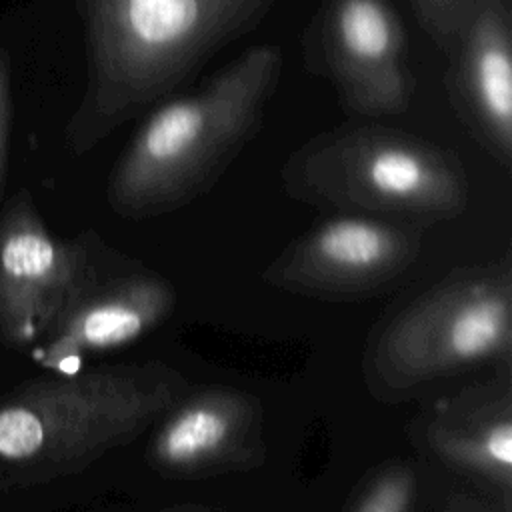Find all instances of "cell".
<instances>
[{
  "mask_svg": "<svg viewBox=\"0 0 512 512\" xmlns=\"http://www.w3.org/2000/svg\"><path fill=\"white\" fill-rule=\"evenodd\" d=\"M276 0H74L84 88L62 126L82 156L262 22Z\"/></svg>",
  "mask_w": 512,
  "mask_h": 512,
  "instance_id": "6da1fadb",
  "label": "cell"
},
{
  "mask_svg": "<svg viewBox=\"0 0 512 512\" xmlns=\"http://www.w3.org/2000/svg\"><path fill=\"white\" fill-rule=\"evenodd\" d=\"M282 66L280 46L258 44L194 92L158 106L110 170L108 206L122 218L146 220L208 192L258 134Z\"/></svg>",
  "mask_w": 512,
  "mask_h": 512,
  "instance_id": "7a4b0ae2",
  "label": "cell"
},
{
  "mask_svg": "<svg viewBox=\"0 0 512 512\" xmlns=\"http://www.w3.org/2000/svg\"><path fill=\"white\" fill-rule=\"evenodd\" d=\"M280 178L300 202L424 228L460 216L470 192L454 152L382 124H342L312 136L286 158Z\"/></svg>",
  "mask_w": 512,
  "mask_h": 512,
  "instance_id": "3957f363",
  "label": "cell"
},
{
  "mask_svg": "<svg viewBox=\"0 0 512 512\" xmlns=\"http://www.w3.org/2000/svg\"><path fill=\"white\" fill-rule=\"evenodd\" d=\"M190 388L162 360L32 382L0 402V460L64 472L132 444Z\"/></svg>",
  "mask_w": 512,
  "mask_h": 512,
  "instance_id": "277c9868",
  "label": "cell"
},
{
  "mask_svg": "<svg viewBox=\"0 0 512 512\" xmlns=\"http://www.w3.org/2000/svg\"><path fill=\"white\" fill-rule=\"evenodd\" d=\"M510 258L456 270L394 314L372 338L364 376L372 394L396 402L448 374L484 362L510 366Z\"/></svg>",
  "mask_w": 512,
  "mask_h": 512,
  "instance_id": "5b68a950",
  "label": "cell"
},
{
  "mask_svg": "<svg viewBox=\"0 0 512 512\" xmlns=\"http://www.w3.org/2000/svg\"><path fill=\"white\" fill-rule=\"evenodd\" d=\"M304 58L350 114L394 116L410 106L406 30L388 0H320L304 34Z\"/></svg>",
  "mask_w": 512,
  "mask_h": 512,
  "instance_id": "8992f818",
  "label": "cell"
},
{
  "mask_svg": "<svg viewBox=\"0 0 512 512\" xmlns=\"http://www.w3.org/2000/svg\"><path fill=\"white\" fill-rule=\"evenodd\" d=\"M98 284L84 240H62L18 190L0 216V334L12 346L44 340Z\"/></svg>",
  "mask_w": 512,
  "mask_h": 512,
  "instance_id": "52a82bcc",
  "label": "cell"
},
{
  "mask_svg": "<svg viewBox=\"0 0 512 512\" xmlns=\"http://www.w3.org/2000/svg\"><path fill=\"white\" fill-rule=\"evenodd\" d=\"M424 226L338 214L286 246L262 272L278 290L318 298H366L398 280L422 248Z\"/></svg>",
  "mask_w": 512,
  "mask_h": 512,
  "instance_id": "ba28073f",
  "label": "cell"
},
{
  "mask_svg": "<svg viewBox=\"0 0 512 512\" xmlns=\"http://www.w3.org/2000/svg\"><path fill=\"white\" fill-rule=\"evenodd\" d=\"M148 464L170 478L254 470L264 462V408L232 386L188 388L154 424Z\"/></svg>",
  "mask_w": 512,
  "mask_h": 512,
  "instance_id": "9c48e42d",
  "label": "cell"
},
{
  "mask_svg": "<svg viewBox=\"0 0 512 512\" xmlns=\"http://www.w3.org/2000/svg\"><path fill=\"white\" fill-rule=\"evenodd\" d=\"M448 100L478 146L512 164L510 0H484L448 50Z\"/></svg>",
  "mask_w": 512,
  "mask_h": 512,
  "instance_id": "30bf717a",
  "label": "cell"
},
{
  "mask_svg": "<svg viewBox=\"0 0 512 512\" xmlns=\"http://www.w3.org/2000/svg\"><path fill=\"white\" fill-rule=\"evenodd\" d=\"M174 304L170 282L152 272L98 282L42 340L36 360L58 374L78 372L86 356L128 346L158 328Z\"/></svg>",
  "mask_w": 512,
  "mask_h": 512,
  "instance_id": "8fae6325",
  "label": "cell"
},
{
  "mask_svg": "<svg viewBox=\"0 0 512 512\" xmlns=\"http://www.w3.org/2000/svg\"><path fill=\"white\" fill-rule=\"evenodd\" d=\"M424 444L452 470L510 498L512 488V372L438 398L424 420Z\"/></svg>",
  "mask_w": 512,
  "mask_h": 512,
  "instance_id": "7c38bea8",
  "label": "cell"
},
{
  "mask_svg": "<svg viewBox=\"0 0 512 512\" xmlns=\"http://www.w3.org/2000/svg\"><path fill=\"white\" fill-rule=\"evenodd\" d=\"M26 22L28 16L16 12L0 18V194L16 136V100L24 76V56L30 48V28Z\"/></svg>",
  "mask_w": 512,
  "mask_h": 512,
  "instance_id": "4fadbf2b",
  "label": "cell"
},
{
  "mask_svg": "<svg viewBox=\"0 0 512 512\" xmlns=\"http://www.w3.org/2000/svg\"><path fill=\"white\" fill-rule=\"evenodd\" d=\"M414 494V470L400 462L386 464L360 490L350 512H410Z\"/></svg>",
  "mask_w": 512,
  "mask_h": 512,
  "instance_id": "5bb4252c",
  "label": "cell"
},
{
  "mask_svg": "<svg viewBox=\"0 0 512 512\" xmlns=\"http://www.w3.org/2000/svg\"><path fill=\"white\" fill-rule=\"evenodd\" d=\"M422 30L448 54L462 28L472 20L484 0H410Z\"/></svg>",
  "mask_w": 512,
  "mask_h": 512,
  "instance_id": "9a60e30c",
  "label": "cell"
}]
</instances>
